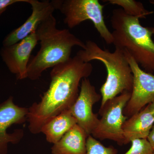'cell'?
Returning <instances> with one entry per match:
<instances>
[{
	"label": "cell",
	"mask_w": 154,
	"mask_h": 154,
	"mask_svg": "<svg viewBox=\"0 0 154 154\" xmlns=\"http://www.w3.org/2000/svg\"><path fill=\"white\" fill-rule=\"evenodd\" d=\"M51 2L55 10L60 11L64 15V23L69 28H74L84 21L90 20L106 43L113 44L112 33L107 28L104 20V5L99 1L55 0Z\"/></svg>",
	"instance_id": "5b68a950"
},
{
	"label": "cell",
	"mask_w": 154,
	"mask_h": 154,
	"mask_svg": "<svg viewBox=\"0 0 154 154\" xmlns=\"http://www.w3.org/2000/svg\"><path fill=\"white\" fill-rule=\"evenodd\" d=\"M88 136L75 125L51 147L52 154H86Z\"/></svg>",
	"instance_id": "4fadbf2b"
},
{
	"label": "cell",
	"mask_w": 154,
	"mask_h": 154,
	"mask_svg": "<svg viewBox=\"0 0 154 154\" xmlns=\"http://www.w3.org/2000/svg\"><path fill=\"white\" fill-rule=\"evenodd\" d=\"M28 113V108L15 104L13 96L0 103V154H7L9 143L17 144L24 137L23 129L15 130L11 133L7 130L13 125L25 123Z\"/></svg>",
	"instance_id": "9c48e42d"
},
{
	"label": "cell",
	"mask_w": 154,
	"mask_h": 154,
	"mask_svg": "<svg viewBox=\"0 0 154 154\" xmlns=\"http://www.w3.org/2000/svg\"><path fill=\"white\" fill-rule=\"evenodd\" d=\"M103 2L120 6L125 14L140 19L146 18L154 13L153 11L146 10L142 3L134 0H107Z\"/></svg>",
	"instance_id": "9a60e30c"
},
{
	"label": "cell",
	"mask_w": 154,
	"mask_h": 154,
	"mask_svg": "<svg viewBox=\"0 0 154 154\" xmlns=\"http://www.w3.org/2000/svg\"><path fill=\"white\" fill-rule=\"evenodd\" d=\"M27 3L32 7V14L23 24L5 37L2 42L4 47L18 43L36 31L39 23L53 15L55 10L51 1L27 0Z\"/></svg>",
	"instance_id": "8fae6325"
},
{
	"label": "cell",
	"mask_w": 154,
	"mask_h": 154,
	"mask_svg": "<svg viewBox=\"0 0 154 154\" xmlns=\"http://www.w3.org/2000/svg\"><path fill=\"white\" fill-rule=\"evenodd\" d=\"M152 154H154V151H153V153H152Z\"/></svg>",
	"instance_id": "7402d4cb"
},
{
	"label": "cell",
	"mask_w": 154,
	"mask_h": 154,
	"mask_svg": "<svg viewBox=\"0 0 154 154\" xmlns=\"http://www.w3.org/2000/svg\"><path fill=\"white\" fill-rule=\"evenodd\" d=\"M38 42L36 31L18 43L4 47L0 51L3 61L17 79L28 78V65L31 53Z\"/></svg>",
	"instance_id": "30bf717a"
},
{
	"label": "cell",
	"mask_w": 154,
	"mask_h": 154,
	"mask_svg": "<svg viewBox=\"0 0 154 154\" xmlns=\"http://www.w3.org/2000/svg\"><path fill=\"white\" fill-rule=\"evenodd\" d=\"M138 17L122 9L113 10L110 19L115 48L126 51L145 71L154 74V42L150 28L141 25Z\"/></svg>",
	"instance_id": "3957f363"
},
{
	"label": "cell",
	"mask_w": 154,
	"mask_h": 154,
	"mask_svg": "<svg viewBox=\"0 0 154 154\" xmlns=\"http://www.w3.org/2000/svg\"><path fill=\"white\" fill-rule=\"evenodd\" d=\"M131 95V92H125L108 100L100 108L101 118L91 135L100 140H110L119 145H124L122 126L128 119L123 110Z\"/></svg>",
	"instance_id": "8992f818"
},
{
	"label": "cell",
	"mask_w": 154,
	"mask_h": 154,
	"mask_svg": "<svg viewBox=\"0 0 154 154\" xmlns=\"http://www.w3.org/2000/svg\"><path fill=\"white\" fill-rule=\"evenodd\" d=\"M117 152L115 148L112 146H105L91 135L87 138L86 154H116Z\"/></svg>",
	"instance_id": "2e32d148"
},
{
	"label": "cell",
	"mask_w": 154,
	"mask_h": 154,
	"mask_svg": "<svg viewBox=\"0 0 154 154\" xmlns=\"http://www.w3.org/2000/svg\"><path fill=\"white\" fill-rule=\"evenodd\" d=\"M152 147L154 150V125H153L147 138Z\"/></svg>",
	"instance_id": "d6986e66"
},
{
	"label": "cell",
	"mask_w": 154,
	"mask_h": 154,
	"mask_svg": "<svg viewBox=\"0 0 154 154\" xmlns=\"http://www.w3.org/2000/svg\"><path fill=\"white\" fill-rule=\"evenodd\" d=\"M151 30L152 33V34H154V27H153V28H150Z\"/></svg>",
	"instance_id": "44dd1931"
},
{
	"label": "cell",
	"mask_w": 154,
	"mask_h": 154,
	"mask_svg": "<svg viewBox=\"0 0 154 154\" xmlns=\"http://www.w3.org/2000/svg\"><path fill=\"white\" fill-rule=\"evenodd\" d=\"M76 124V120L69 109L60 113L45 123L42 128L41 132L45 135L47 142L54 144Z\"/></svg>",
	"instance_id": "5bb4252c"
},
{
	"label": "cell",
	"mask_w": 154,
	"mask_h": 154,
	"mask_svg": "<svg viewBox=\"0 0 154 154\" xmlns=\"http://www.w3.org/2000/svg\"><path fill=\"white\" fill-rule=\"evenodd\" d=\"M131 146L124 154H152L153 149L147 139H137L131 141Z\"/></svg>",
	"instance_id": "e0dca14e"
},
{
	"label": "cell",
	"mask_w": 154,
	"mask_h": 154,
	"mask_svg": "<svg viewBox=\"0 0 154 154\" xmlns=\"http://www.w3.org/2000/svg\"><path fill=\"white\" fill-rule=\"evenodd\" d=\"M56 20L51 15L40 22L36 32L40 49L28 65V78L33 81L39 79L43 72L71 57L73 48L85 49V43L69 29H58Z\"/></svg>",
	"instance_id": "7a4b0ae2"
},
{
	"label": "cell",
	"mask_w": 154,
	"mask_h": 154,
	"mask_svg": "<svg viewBox=\"0 0 154 154\" xmlns=\"http://www.w3.org/2000/svg\"><path fill=\"white\" fill-rule=\"evenodd\" d=\"M102 99V96L96 91L88 78L81 82L79 96L69 109L72 115L88 136L92 134L99 123L98 114L93 112V106Z\"/></svg>",
	"instance_id": "ba28073f"
},
{
	"label": "cell",
	"mask_w": 154,
	"mask_h": 154,
	"mask_svg": "<svg viewBox=\"0 0 154 154\" xmlns=\"http://www.w3.org/2000/svg\"><path fill=\"white\" fill-rule=\"evenodd\" d=\"M123 51L133 77L131 97L123 110V114L128 118L154 102V75L143 70L128 53Z\"/></svg>",
	"instance_id": "52a82bcc"
},
{
	"label": "cell",
	"mask_w": 154,
	"mask_h": 154,
	"mask_svg": "<svg viewBox=\"0 0 154 154\" xmlns=\"http://www.w3.org/2000/svg\"><path fill=\"white\" fill-rule=\"evenodd\" d=\"M93 69L91 63L85 62L76 55L52 68L49 88L39 102L28 108L27 120L31 133L41 132L45 123L70 109L79 94L80 82L91 75Z\"/></svg>",
	"instance_id": "6da1fadb"
},
{
	"label": "cell",
	"mask_w": 154,
	"mask_h": 154,
	"mask_svg": "<svg viewBox=\"0 0 154 154\" xmlns=\"http://www.w3.org/2000/svg\"><path fill=\"white\" fill-rule=\"evenodd\" d=\"M154 123V112L149 104L128 119L122 126L124 145L137 139H147Z\"/></svg>",
	"instance_id": "7c38bea8"
},
{
	"label": "cell",
	"mask_w": 154,
	"mask_h": 154,
	"mask_svg": "<svg viewBox=\"0 0 154 154\" xmlns=\"http://www.w3.org/2000/svg\"><path fill=\"white\" fill-rule=\"evenodd\" d=\"M76 55L85 62L93 60L101 62L107 72L105 82L100 89L102 96L101 107L108 100L125 92L132 90L133 77L131 69L124 52L115 48L113 52L102 49L95 42L88 40L85 49L80 50Z\"/></svg>",
	"instance_id": "277c9868"
},
{
	"label": "cell",
	"mask_w": 154,
	"mask_h": 154,
	"mask_svg": "<svg viewBox=\"0 0 154 154\" xmlns=\"http://www.w3.org/2000/svg\"><path fill=\"white\" fill-rule=\"evenodd\" d=\"M150 105L154 112V102H152V103H150Z\"/></svg>",
	"instance_id": "ffe728a7"
},
{
	"label": "cell",
	"mask_w": 154,
	"mask_h": 154,
	"mask_svg": "<svg viewBox=\"0 0 154 154\" xmlns=\"http://www.w3.org/2000/svg\"><path fill=\"white\" fill-rule=\"evenodd\" d=\"M27 0H0V16L7 10L9 6L16 3H27Z\"/></svg>",
	"instance_id": "ac0fdd59"
}]
</instances>
